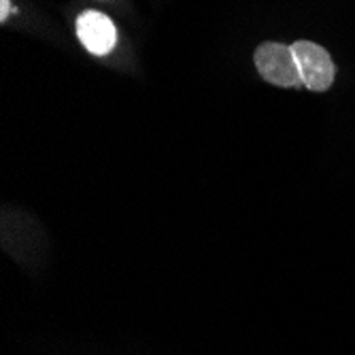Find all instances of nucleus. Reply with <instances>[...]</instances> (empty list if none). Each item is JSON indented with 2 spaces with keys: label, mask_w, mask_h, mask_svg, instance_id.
<instances>
[{
  "label": "nucleus",
  "mask_w": 355,
  "mask_h": 355,
  "mask_svg": "<svg viewBox=\"0 0 355 355\" xmlns=\"http://www.w3.org/2000/svg\"><path fill=\"white\" fill-rule=\"evenodd\" d=\"M77 37L89 53L107 55L117 43V30L105 13L85 11L77 19Z\"/></svg>",
  "instance_id": "nucleus-3"
},
{
  "label": "nucleus",
  "mask_w": 355,
  "mask_h": 355,
  "mask_svg": "<svg viewBox=\"0 0 355 355\" xmlns=\"http://www.w3.org/2000/svg\"><path fill=\"white\" fill-rule=\"evenodd\" d=\"M253 62H255V69L260 73V77L272 85H279V87L304 85L292 45L262 43L253 53Z\"/></svg>",
  "instance_id": "nucleus-1"
},
{
  "label": "nucleus",
  "mask_w": 355,
  "mask_h": 355,
  "mask_svg": "<svg viewBox=\"0 0 355 355\" xmlns=\"http://www.w3.org/2000/svg\"><path fill=\"white\" fill-rule=\"evenodd\" d=\"M15 9L11 7V0H0V21H7L9 19V15L13 13Z\"/></svg>",
  "instance_id": "nucleus-4"
},
{
  "label": "nucleus",
  "mask_w": 355,
  "mask_h": 355,
  "mask_svg": "<svg viewBox=\"0 0 355 355\" xmlns=\"http://www.w3.org/2000/svg\"><path fill=\"white\" fill-rule=\"evenodd\" d=\"M294 55L298 60V69L304 87L311 92H326L334 83L336 67L330 58V53L311 41H296L292 45Z\"/></svg>",
  "instance_id": "nucleus-2"
}]
</instances>
